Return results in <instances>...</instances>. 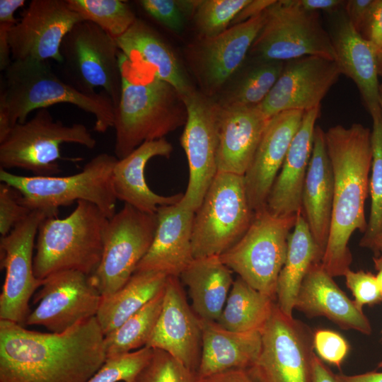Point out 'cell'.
Wrapping results in <instances>:
<instances>
[{
	"instance_id": "11a10c76",
	"label": "cell",
	"mask_w": 382,
	"mask_h": 382,
	"mask_svg": "<svg viewBox=\"0 0 382 382\" xmlns=\"http://www.w3.org/2000/svg\"><path fill=\"white\" fill-rule=\"evenodd\" d=\"M362 248H366L375 253L376 255L382 253V231L377 233L373 238L366 243Z\"/></svg>"
},
{
	"instance_id": "f907efd6",
	"label": "cell",
	"mask_w": 382,
	"mask_h": 382,
	"mask_svg": "<svg viewBox=\"0 0 382 382\" xmlns=\"http://www.w3.org/2000/svg\"><path fill=\"white\" fill-rule=\"evenodd\" d=\"M345 2L342 0H296L299 7L306 11L319 13L322 11L328 15L344 8Z\"/></svg>"
},
{
	"instance_id": "91938a15",
	"label": "cell",
	"mask_w": 382,
	"mask_h": 382,
	"mask_svg": "<svg viewBox=\"0 0 382 382\" xmlns=\"http://www.w3.org/2000/svg\"><path fill=\"white\" fill-rule=\"evenodd\" d=\"M378 366L379 367H382V361L380 362V364H378Z\"/></svg>"
},
{
	"instance_id": "ee69618b",
	"label": "cell",
	"mask_w": 382,
	"mask_h": 382,
	"mask_svg": "<svg viewBox=\"0 0 382 382\" xmlns=\"http://www.w3.org/2000/svg\"><path fill=\"white\" fill-rule=\"evenodd\" d=\"M21 195L13 187L0 184V233L6 236L32 212L21 203Z\"/></svg>"
},
{
	"instance_id": "94428289",
	"label": "cell",
	"mask_w": 382,
	"mask_h": 382,
	"mask_svg": "<svg viewBox=\"0 0 382 382\" xmlns=\"http://www.w3.org/2000/svg\"><path fill=\"white\" fill-rule=\"evenodd\" d=\"M253 379H254V378H253ZM254 381H255V382H257V381H256L255 379H254Z\"/></svg>"
},
{
	"instance_id": "ffe728a7",
	"label": "cell",
	"mask_w": 382,
	"mask_h": 382,
	"mask_svg": "<svg viewBox=\"0 0 382 382\" xmlns=\"http://www.w3.org/2000/svg\"><path fill=\"white\" fill-rule=\"evenodd\" d=\"M145 347L168 352L197 374L202 348L201 320L189 305L179 277H168L161 311Z\"/></svg>"
},
{
	"instance_id": "1f68e13d",
	"label": "cell",
	"mask_w": 382,
	"mask_h": 382,
	"mask_svg": "<svg viewBox=\"0 0 382 382\" xmlns=\"http://www.w3.org/2000/svg\"><path fill=\"white\" fill-rule=\"evenodd\" d=\"M323 255L301 209L297 214L293 231L289 236L286 260L277 282V303L286 316L293 317L301 284L311 266L320 262Z\"/></svg>"
},
{
	"instance_id": "52a82bcc",
	"label": "cell",
	"mask_w": 382,
	"mask_h": 382,
	"mask_svg": "<svg viewBox=\"0 0 382 382\" xmlns=\"http://www.w3.org/2000/svg\"><path fill=\"white\" fill-rule=\"evenodd\" d=\"M297 214L275 216L267 207L254 212L246 232L219 256L221 260L253 288L276 300L277 279Z\"/></svg>"
},
{
	"instance_id": "7dc6e473",
	"label": "cell",
	"mask_w": 382,
	"mask_h": 382,
	"mask_svg": "<svg viewBox=\"0 0 382 382\" xmlns=\"http://www.w3.org/2000/svg\"><path fill=\"white\" fill-rule=\"evenodd\" d=\"M375 0L346 1L344 11L353 28L361 36L369 22Z\"/></svg>"
},
{
	"instance_id": "836d02e7",
	"label": "cell",
	"mask_w": 382,
	"mask_h": 382,
	"mask_svg": "<svg viewBox=\"0 0 382 382\" xmlns=\"http://www.w3.org/2000/svg\"><path fill=\"white\" fill-rule=\"evenodd\" d=\"M277 301L238 277L233 283L223 311L216 321L234 332L261 331Z\"/></svg>"
},
{
	"instance_id": "2e32d148",
	"label": "cell",
	"mask_w": 382,
	"mask_h": 382,
	"mask_svg": "<svg viewBox=\"0 0 382 382\" xmlns=\"http://www.w3.org/2000/svg\"><path fill=\"white\" fill-rule=\"evenodd\" d=\"M35 294V308L25 325H42L50 332L61 333L96 316L103 296L90 275L76 270L52 274L43 279Z\"/></svg>"
},
{
	"instance_id": "4316f807",
	"label": "cell",
	"mask_w": 382,
	"mask_h": 382,
	"mask_svg": "<svg viewBox=\"0 0 382 382\" xmlns=\"http://www.w3.org/2000/svg\"><path fill=\"white\" fill-rule=\"evenodd\" d=\"M173 146L166 138L143 143L127 156L118 159L113 169L112 184L118 200L149 214H156L161 206L180 202L183 193L161 195L153 192L145 178L147 163L152 158H169Z\"/></svg>"
},
{
	"instance_id": "8992f818",
	"label": "cell",
	"mask_w": 382,
	"mask_h": 382,
	"mask_svg": "<svg viewBox=\"0 0 382 382\" xmlns=\"http://www.w3.org/2000/svg\"><path fill=\"white\" fill-rule=\"evenodd\" d=\"M117 160L115 156L102 153L79 173L68 176H24L0 168V181L20 193L23 205L32 211H44L48 217H57L60 207L87 201L110 219L116 213L112 173Z\"/></svg>"
},
{
	"instance_id": "681fc988",
	"label": "cell",
	"mask_w": 382,
	"mask_h": 382,
	"mask_svg": "<svg viewBox=\"0 0 382 382\" xmlns=\"http://www.w3.org/2000/svg\"><path fill=\"white\" fill-rule=\"evenodd\" d=\"M195 382H255L248 369H231L202 377Z\"/></svg>"
},
{
	"instance_id": "7bdbcfd3",
	"label": "cell",
	"mask_w": 382,
	"mask_h": 382,
	"mask_svg": "<svg viewBox=\"0 0 382 382\" xmlns=\"http://www.w3.org/2000/svg\"><path fill=\"white\" fill-rule=\"evenodd\" d=\"M313 346L317 356L332 365L340 367L349 351V345L340 333L319 329L313 332Z\"/></svg>"
},
{
	"instance_id": "7a4b0ae2",
	"label": "cell",
	"mask_w": 382,
	"mask_h": 382,
	"mask_svg": "<svg viewBox=\"0 0 382 382\" xmlns=\"http://www.w3.org/2000/svg\"><path fill=\"white\" fill-rule=\"evenodd\" d=\"M333 180V202L327 245L321 259L332 277L344 276L352 260L349 241L356 230L367 227L364 204L371 166V131L359 123L337 125L325 132Z\"/></svg>"
},
{
	"instance_id": "6f0895ef",
	"label": "cell",
	"mask_w": 382,
	"mask_h": 382,
	"mask_svg": "<svg viewBox=\"0 0 382 382\" xmlns=\"http://www.w3.org/2000/svg\"><path fill=\"white\" fill-rule=\"evenodd\" d=\"M376 62L378 76L382 77V47L376 52Z\"/></svg>"
},
{
	"instance_id": "f5cc1de1",
	"label": "cell",
	"mask_w": 382,
	"mask_h": 382,
	"mask_svg": "<svg viewBox=\"0 0 382 382\" xmlns=\"http://www.w3.org/2000/svg\"><path fill=\"white\" fill-rule=\"evenodd\" d=\"M312 382H337L335 375L314 352L311 361Z\"/></svg>"
},
{
	"instance_id": "d590c367",
	"label": "cell",
	"mask_w": 382,
	"mask_h": 382,
	"mask_svg": "<svg viewBox=\"0 0 382 382\" xmlns=\"http://www.w3.org/2000/svg\"><path fill=\"white\" fill-rule=\"evenodd\" d=\"M242 74L221 105L256 106L260 105L280 76L285 62L256 61Z\"/></svg>"
},
{
	"instance_id": "8d00e7d4",
	"label": "cell",
	"mask_w": 382,
	"mask_h": 382,
	"mask_svg": "<svg viewBox=\"0 0 382 382\" xmlns=\"http://www.w3.org/2000/svg\"><path fill=\"white\" fill-rule=\"evenodd\" d=\"M83 21L91 22L115 39L124 35L137 19L131 7L121 0H66Z\"/></svg>"
},
{
	"instance_id": "30bf717a",
	"label": "cell",
	"mask_w": 382,
	"mask_h": 382,
	"mask_svg": "<svg viewBox=\"0 0 382 382\" xmlns=\"http://www.w3.org/2000/svg\"><path fill=\"white\" fill-rule=\"evenodd\" d=\"M249 51L253 60L288 62L307 56L332 60L335 53L319 13L303 10L296 0L276 1Z\"/></svg>"
},
{
	"instance_id": "3957f363",
	"label": "cell",
	"mask_w": 382,
	"mask_h": 382,
	"mask_svg": "<svg viewBox=\"0 0 382 382\" xmlns=\"http://www.w3.org/2000/svg\"><path fill=\"white\" fill-rule=\"evenodd\" d=\"M122 86L115 109V156L122 159L143 143L165 138L185 126L183 96L150 71L133 64L121 52Z\"/></svg>"
},
{
	"instance_id": "680465c9",
	"label": "cell",
	"mask_w": 382,
	"mask_h": 382,
	"mask_svg": "<svg viewBox=\"0 0 382 382\" xmlns=\"http://www.w3.org/2000/svg\"><path fill=\"white\" fill-rule=\"evenodd\" d=\"M379 104L382 111V83L380 84L379 88Z\"/></svg>"
},
{
	"instance_id": "ac0fdd59",
	"label": "cell",
	"mask_w": 382,
	"mask_h": 382,
	"mask_svg": "<svg viewBox=\"0 0 382 382\" xmlns=\"http://www.w3.org/2000/svg\"><path fill=\"white\" fill-rule=\"evenodd\" d=\"M81 16L66 0H33L8 33L12 61L52 59L63 63L62 42Z\"/></svg>"
},
{
	"instance_id": "4dcf8cb0",
	"label": "cell",
	"mask_w": 382,
	"mask_h": 382,
	"mask_svg": "<svg viewBox=\"0 0 382 382\" xmlns=\"http://www.w3.org/2000/svg\"><path fill=\"white\" fill-rule=\"evenodd\" d=\"M232 271L214 255L194 258L179 277L187 288L192 309L203 320L216 321L233 283Z\"/></svg>"
},
{
	"instance_id": "5b68a950",
	"label": "cell",
	"mask_w": 382,
	"mask_h": 382,
	"mask_svg": "<svg viewBox=\"0 0 382 382\" xmlns=\"http://www.w3.org/2000/svg\"><path fill=\"white\" fill-rule=\"evenodd\" d=\"M109 218L94 204L79 201L67 216L47 217L40 224L33 258L34 273L44 279L76 270L91 275L98 266Z\"/></svg>"
},
{
	"instance_id": "e0dca14e",
	"label": "cell",
	"mask_w": 382,
	"mask_h": 382,
	"mask_svg": "<svg viewBox=\"0 0 382 382\" xmlns=\"http://www.w3.org/2000/svg\"><path fill=\"white\" fill-rule=\"evenodd\" d=\"M265 13L190 45L187 61L202 93L212 98L242 65L263 25Z\"/></svg>"
},
{
	"instance_id": "7c38bea8",
	"label": "cell",
	"mask_w": 382,
	"mask_h": 382,
	"mask_svg": "<svg viewBox=\"0 0 382 382\" xmlns=\"http://www.w3.org/2000/svg\"><path fill=\"white\" fill-rule=\"evenodd\" d=\"M260 354L248 371L257 382H312L311 330L284 314L276 303L261 330Z\"/></svg>"
},
{
	"instance_id": "f35d334b",
	"label": "cell",
	"mask_w": 382,
	"mask_h": 382,
	"mask_svg": "<svg viewBox=\"0 0 382 382\" xmlns=\"http://www.w3.org/2000/svg\"><path fill=\"white\" fill-rule=\"evenodd\" d=\"M250 0H198L193 13L199 37H210L228 28Z\"/></svg>"
},
{
	"instance_id": "b9f144b4",
	"label": "cell",
	"mask_w": 382,
	"mask_h": 382,
	"mask_svg": "<svg viewBox=\"0 0 382 382\" xmlns=\"http://www.w3.org/2000/svg\"><path fill=\"white\" fill-rule=\"evenodd\" d=\"M347 288L354 296L357 306L363 310L366 305L372 306L382 302V291L375 274L370 272L348 270L344 274Z\"/></svg>"
},
{
	"instance_id": "60d3db41",
	"label": "cell",
	"mask_w": 382,
	"mask_h": 382,
	"mask_svg": "<svg viewBox=\"0 0 382 382\" xmlns=\"http://www.w3.org/2000/svg\"><path fill=\"white\" fill-rule=\"evenodd\" d=\"M196 373L168 352L153 349L152 356L134 382H195Z\"/></svg>"
},
{
	"instance_id": "277c9868",
	"label": "cell",
	"mask_w": 382,
	"mask_h": 382,
	"mask_svg": "<svg viewBox=\"0 0 382 382\" xmlns=\"http://www.w3.org/2000/svg\"><path fill=\"white\" fill-rule=\"evenodd\" d=\"M4 71L0 107L5 110L12 127L25 122L35 110L69 103L95 117L97 132L105 133L113 127L115 107L104 91L87 93L64 82L47 62L15 60Z\"/></svg>"
},
{
	"instance_id": "f546056e",
	"label": "cell",
	"mask_w": 382,
	"mask_h": 382,
	"mask_svg": "<svg viewBox=\"0 0 382 382\" xmlns=\"http://www.w3.org/2000/svg\"><path fill=\"white\" fill-rule=\"evenodd\" d=\"M201 328L202 348L197 376L249 369L257 361L262 348L261 331L234 332L216 321L203 320Z\"/></svg>"
},
{
	"instance_id": "4fadbf2b",
	"label": "cell",
	"mask_w": 382,
	"mask_h": 382,
	"mask_svg": "<svg viewBox=\"0 0 382 382\" xmlns=\"http://www.w3.org/2000/svg\"><path fill=\"white\" fill-rule=\"evenodd\" d=\"M120 53L114 37L84 21L72 28L61 46L63 64L71 71L76 86L87 93L103 88L115 107L122 86Z\"/></svg>"
},
{
	"instance_id": "f6af8a7d",
	"label": "cell",
	"mask_w": 382,
	"mask_h": 382,
	"mask_svg": "<svg viewBox=\"0 0 382 382\" xmlns=\"http://www.w3.org/2000/svg\"><path fill=\"white\" fill-rule=\"evenodd\" d=\"M143 9L154 19L169 30L180 33L185 23V16L175 0H141Z\"/></svg>"
},
{
	"instance_id": "9c48e42d",
	"label": "cell",
	"mask_w": 382,
	"mask_h": 382,
	"mask_svg": "<svg viewBox=\"0 0 382 382\" xmlns=\"http://www.w3.org/2000/svg\"><path fill=\"white\" fill-rule=\"evenodd\" d=\"M74 143L93 149L96 141L87 127L55 121L47 108L37 110L23 123H17L0 143V168H19L36 176H54L61 172L60 146Z\"/></svg>"
},
{
	"instance_id": "e575fe53",
	"label": "cell",
	"mask_w": 382,
	"mask_h": 382,
	"mask_svg": "<svg viewBox=\"0 0 382 382\" xmlns=\"http://www.w3.org/2000/svg\"><path fill=\"white\" fill-rule=\"evenodd\" d=\"M164 289L120 327L104 335L107 358L126 354L146 345L161 311Z\"/></svg>"
},
{
	"instance_id": "ba28073f",
	"label": "cell",
	"mask_w": 382,
	"mask_h": 382,
	"mask_svg": "<svg viewBox=\"0 0 382 382\" xmlns=\"http://www.w3.org/2000/svg\"><path fill=\"white\" fill-rule=\"evenodd\" d=\"M253 216L244 176L218 172L195 212L194 258L220 256L244 235Z\"/></svg>"
},
{
	"instance_id": "816d5d0a",
	"label": "cell",
	"mask_w": 382,
	"mask_h": 382,
	"mask_svg": "<svg viewBox=\"0 0 382 382\" xmlns=\"http://www.w3.org/2000/svg\"><path fill=\"white\" fill-rule=\"evenodd\" d=\"M276 0H250L238 13L231 25L247 21L263 13Z\"/></svg>"
},
{
	"instance_id": "ab89813d",
	"label": "cell",
	"mask_w": 382,
	"mask_h": 382,
	"mask_svg": "<svg viewBox=\"0 0 382 382\" xmlns=\"http://www.w3.org/2000/svg\"><path fill=\"white\" fill-rule=\"evenodd\" d=\"M152 354L153 349L144 347L138 350L107 358L87 382H134L150 360Z\"/></svg>"
},
{
	"instance_id": "5bb4252c",
	"label": "cell",
	"mask_w": 382,
	"mask_h": 382,
	"mask_svg": "<svg viewBox=\"0 0 382 382\" xmlns=\"http://www.w3.org/2000/svg\"><path fill=\"white\" fill-rule=\"evenodd\" d=\"M187 118L180 141L188 163L187 187L179 204L195 212L218 173L219 102L195 90L183 96Z\"/></svg>"
},
{
	"instance_id": "74e56055",
	"label": "cell",
	"mask_w": 382,
	"mask_h": 382,
	"mask_svg": "<svg viewBox=\"0 0 382 382\" xmlns=\"http://www.w3.org/2000/svg\"><path fill=\"white\" fill-rule=\"evenodd\" d=\"M371 118L372 158L369 183L371 210L366 231L359 242L361 247L382 231V112L372 115Z\"/></svg>"
},
{
	"instance_id": "d4e9b609",
	"label": "cell",
	"mask_w": 382,
	"mask_h": 382,
	"mask_svg": "<svg viewBox=\"0 0 382 382\" xmlns=\"http://www.w3.org/2000/svg\"><path fill=\"white\" fill-rule=\"evenodd\" d=\"M295 309L308 317H325L342 329L370 335L372 329L363 310L350 300L322 267L313 264L300 287Z\"/></svg>"
},
{
	"instance_id": "9a60e30c",
	"label": "cell",
	"mask_w": 382,
	"mask_h": 382,
	"mask_svg": "<svg viewBox=\"0 0 382 382\" xmlns=\"http://www.w3.org/2000/svg\"><path fill=\"white\" fill-rule=\"evenodd\" d=\"M48 217L42 210H33L6 236L0 238V265L5 279L0 294V320L24 326L30 313L29 301L43 279L33 267V249L41 222Z\"/></svg>"
},
{
	"instance_id": "484cf974",
	"label": "cell",
	"mask_w": 382,
	"mask_h": 382,
	"mask_svg": "<svg viewBox=\"0 0 382 382\" xmlns=\"http://www.w3.org/2000/svg\"><path fill=\"white\" fill-rule=\"evenodd\" d=\"M320 107L305 111L300 127L273 183L266 207L275 216L297 214L302 209L303 184Z\"/></svg>"
},
{
	"instance_id": "44dd1931",
	"label": "cell",
	"mask_w": 382,
	"mask_h": 382,
	"mask_svg": "<svg viewBox=\"0 0 382 382\" xmlns=\"http://www.w3.org/2000/svg\"><path fill=\"white\" fill-rule=\"evenodd\" d=\"M328 25L335 62L341 74L355 83L371 116L382 112L376 48L356 31L344 8L329 15Z\"/></svg>"
},
{
	"instance_id": "603a6c76",
	"label": "cell",
	"mask_w": 382,
	"mask_h": 382,
	"mask_svg": "<svg viewBox=\"0 0 382 382\" xmlns=\"http://www.w3.org/2000/svg\"><path fill=\"white\" fill-rule=\"evenodd\" d=\"M219 105L218 172L244 175L271 117L258 105Z\"/></svg>"
},
{
	"instance_id": "c3c4849f",
	"label": "cell",
	"mask_w": 382,
	"mask_h": 382,
	"mask_svg": "<svg viewBox=\"0 0 382 382\" xmlns=\"http://www.w3.org/2000/svg\"><path fill=\"white\" fill-rule=\"evenodd\" d=\"M376 48L382 47V0H375L368 25L362 35Z\"/></svg>"
},
{
	"instance_id": "9f6ffc18",
	"label": "cell",
	"mask_w": 382,
	"mask_h": 382,
	"mask_svg": "<svg viewBox=\"0 0 382 382\" xmlns=\"http://www.w3.org/2000/svg\"><path fill=\"white\" fill-rule=\"evenodd\" d=\"M373 262L374 268L377 271L376 277L382 291V255L374 257Z\"/></svg>"
},
{
	"instance_id": "7402d4cb",
	"label": "cell",
	"mask_w": 382,
	"mask_h": 382,
	"mask_svg": "<svg viewBox=\"0 0 382 382\" xmlns=\"http://www.w3.org/2000/svg\"><path fill=\"white\" fill-rule=\"evenodd\" d=\"M304 112L286 110L270 118L243 175L249 204L254 212L267 206L273 183L300 127Z\"/></svg>"
},
{
	"instance_id": "83f0119b",
	"label": "cell",
	"mask_w": 382,
	"mask_h": 382,
	"mask_svg": "<svg viewBox=\"0 0 382 382\" xmlns=\"http://www.w3.org/2000/svg\"><path fill=\"white\" fill-rule=\"evenodd\" d=\"M115 40L122 53L133 64L171 84L183 96L195 90L171 47L144 21L137 18Z\"/></svg>"
},
{
	"instance_id": "d6986e66",
	"label": "cell",
	"mask_w": 382,
	"mask_h": 382,
	"mask_svg": "<svg viewBox=\"0 0 382 382\" xmlns=\"http://www.w3.org/2000/svg\"><path fill=\"white\" fill-rule=\"evenodd\" d=\"M341 74L337 62L325 57L307 56L286 62L278 80L258 106L269 117L286 110L307 111L321 106Z\"/></svg>"
},
{
	"instance_id": "d6a6232c",
	"label": "cell",
	"mask_w": 382,
	"mask_h": 382,
	"mask_svg": "<svg viewBox=\"0 0 382 382\" xmlns=\"http://www.w3.org/2000/svg\"><path fill=\"white\" fill-rule=\"evenodd\" d=\"M168 276L152 271H135L127 282L103 301L96 318L104 335L120 327L164 289Z\"/></svg>"
},
{
	"instance_id": "bcb514c9",
	"label": "cell",
	"mask_w": 382,
	"mask_h": 382,
	"mask_svg": "<svg viewBox=\"0 0 382 382\" xmlns=\"http://www.w3.org/2000/svg\"><path fill=\"white\" fill-rule=\"evenodd\" d=\"M25 4V0H0V69L5 71L11 64L8 33L18 23L16 11Z\"/></svg>"
},
{
	"instance_id": "6125c7cd",
	"label": "cell",
	"mask_w": 382,
	"mask_h": 382,
	"mask_svg": "<svg viewBox=\"0 0 382 382\" xmlns=\"http://www.w3.org/2000/svg\"><path fill=\"white\" fill-rule=\"evenodd\" d=\"M128 382H132V381H128Z\"/></svg>"
},
{
	"instance_id": "f1b7e54d",
	"label": "cell",
	"mask_w": 382,
	"mask_h": 382,
	"mask_svg": "<svg viewBox=\"0 0 382 382\" xmlns=\"http://www.w3.org/2000/svg\"><path fill=\"white\" fill-rule=\"evenodd\" d=\"M334 180L327 151L325 132L317 125L302 194V212L323 253L329 236Z\"/></svg>"
},
{
	"instance_id": "6da1fadb",
	"label": "cell",
	"mask_w": 382,
	"mask_h": 382,
	"mask_svg": "<svg viewBox=\"0 0 382 382\" xmlns=\"http://www.w3.org/2000/svg\"><path fill=\"white\" fill-rule=\"evenodd\" d=\"M106 359L96 316L61 333L0 320V382H87Z\"/></svg>"
},
{
	"instance_id": "8fae6325",
	"label": "cell",
	"mask_w": 382,
	"mask_h": 382,
	"mask_svg": "<svg viewBox=\"0 0 382 382\" xmlns=\"http://www.w3.org/2000/svg\"><path fill=\"white\" fill-rule=\"evenodd\" d=\"M157 226L156 214L125 204L109 219L100 262L90 275L103 297L122 287L148 252Z\"/></svg>"
},
{
	"instance_id": "db71d44e",
	"label": "cell",
	"mask_w": 382,
	"mask_h": 382,
	"mask_svg": "<svg viewBox=\"0 0 382 382\" xmlns=\"http://www.w3.org/2000/svg\"><path fill=\"white\" fill-rule=\"evenodd\" d=\"M337 382H382V372H368L357 375H335Z\"/></svg>"
},
{
	"instance_id": "cb8c5ba5",
	"label": "cell",
	"mask_w": 382,
	"mask_h": 382,
	"mask_svg": "<svg viewBox=\"0 0 382 382\" xmlns=\"http://www.w3.org/2000/svg\"><path fill=\"white\" fill-rule=\"evenodd\" d=\"M152 243L136 271H152L179 277L193 260L192 226L195 212L179 202L160 207Z\"/></svg>"
}]
</instances>
